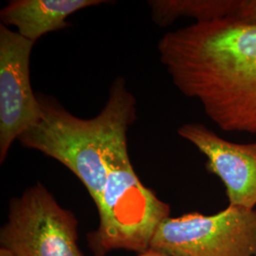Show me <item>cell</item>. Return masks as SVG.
I'll return each mask as SVG.
<instances>
[{
  "mask_svg": "<svg viewBox=\"0 0 256 256\" xmlns=\"http://www.w3.org/2000/svg\"><path fill=\"white\" fill-rule=\"evenodd\" d=\"M158 48L174 86L218 128L256 135V24L194 22L165 34Z\"/></svg>",
  "mask_w": 256,
  "mask_h": 256,
  "instance_id": "obj_1",
  "label": "cell"
},
{
  "mask_svg": "<svg viewBox=\"0 0 256 256\" xmlns=\"http://www.w3.org/2000/svg\"><path fill=\"white\" fill-rule=\"evenodd\" d=\"M37 99L38 116L19 142L70 169L97 205L108 178L104 156L116 142L126 137L137 118L134 95L126 80H115L104 108L92 119L74 116L52 97L38 95Z\"/></svg>",
  "mask_w": 256,
  "mask_h": 256,
  "instance_id": "obj_2",
  "label": "cell"
},
{
  "mask_svg": "<svg viewBox=\"0 0 256 256\" xmlns=\"http://www.w3.org/2000/svg\"><path fill=\"white\" fill-rule=\"evenodd\" d=\"M108 178L97 209L100 224L88 236L95 256L114 250L140 254L150 248L158 226L170 216V206L146 188L134 171L126 137L116 142L104 156Z\"/></svg>",
  "mask_w": 256,
  "mask_h": 256,
  "instance_id": "obj_3",
  "label": "cell"
},
{
  "mask_svg": "<svg viewBox=\"0 0 256 256\" xmlns=\"http://www.w3.org/2000/svg\"><path fill=\"white\" fill-rule=\"evenodd\" d=\"M77 227L74 212L36 183L10 200L0 230V256H84Z\"/></svg>",
  "mask_w": 256,
  "mask_h": 256,
  "instance_id": "obj_4",
  "label": "cell"
},
{
  "mask_svg": "<svg viewBox=\"0 0 256 256\" xmlns=\"http://www.w3.org/2000/svg\"><path fill=\"white\" fill-rule=\"evenodd\" d=\"M150 248L174 256H256V208L234 206L218 214L169 216Z\"/></svg>",
  "mask_w": 256,
  "mask_h": 256,
  "instance_id": "obj_5",
  "label": "cell"
},
{
  "mask_svg": "<svg viewBox=\"0 0 256 256\" xmlns=\"http://www.w3.org/2000/svg\"><path fill=\"white\" fill-rule=\"evenodd\" d=\"M36 43L0 25V162L36 120L39 104L30 84V58Z\"/></svg>",
  "mask_w": 256,
  "mask_h": 256,
  "instance_id": "obj_6",
  "label": "cell"
},
{
  "mask_svg": "<svg viewBox=\"0 0 256 256\" xmlns=\"http://www.w3.org/2000/svg\"><path fill=\"white\" fill-rule=\"evenodd\" d=\"M178 134L207 158L206 167L224 184L230 206L256 209V142H232L198 122L183 124Z\"/></svg>",
  "mask_w": 256,
  "mask_h": 256,
  "instance_id": "obj_7",
  "label": "cell"
},
{
  "mask_svg": "<svg viewBox=\"0 0 256 256\" xmlns=\"http://www.w3.org/2000/svg\"><path fill=\"white\" fill-rule=\"evenodd\" d=\"M102 0H12L1 10L5 26H14L19 34L36 43L48 32L68 27L66 18L80 10L106 3Z\"/></svg>",
  "mask_w": 256,
  "mask_h": 256,
  "instance_id": "obj_8",
  "label": "cell"
},
{
  "mask_svg": "<svg viewBox=\"0 0 256 256\" xmlns=\"http://www.w3.org/2000/svg\"><path fill=\"white\" fill-rule=\"evenodd\" d=\"M243 0H152L148 1L152 19L156 25L166 27L182 16L196 22L218 19L236 20L242 12Z\"/></svg>",
  "mask_w": 256,
  "mask_h": 256,
  "instance_id": "obj_9",
  "label": "cell"
},
{
  "mask_svg": "<svg viewBox=\"0 0 256 256\" xmlns=\"http://www.w3.org/2000/svg\"><path fill=\"white\" fill-rule=\"evenodd\" d=\"M138 256H171V254H165V252H160V250H154V248H149L148 250H146V252H142V254H140Z\"/></svg>",
  "mask_w": 256,
  "mask_h": 256,
  "instance_id": "obj_10",
  "label": "cell"
}]
</instances>
